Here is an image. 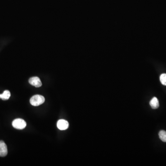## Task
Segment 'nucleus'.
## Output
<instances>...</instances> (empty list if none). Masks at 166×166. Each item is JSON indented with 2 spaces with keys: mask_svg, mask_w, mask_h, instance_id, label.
Here are the masks:
<instances>
[{
  "mask_svg": "<svg viewBox=\"0 0 166 166\" xmlns=\"http://www.w3.org/2000/svg\"><path fill=\"white\" fill-rule=\"evenodd\" d=\"M8 154V148L7 145L3 141H0V156L5 157Z\"/></svg>",
  "mask_w": 166,
  "mask_h": 166,
  "instance_id": "obj_5",
  "label": "nucleus"
},
{
  "mask_svg": "<svg viewBox=\"0 0 166 166\" xmlns=\"http://www.w3.org/2000/svg\"><path fill=\"white\" fill-rule=\"evenodd\" d=\"M12 126L14 128L22 130L26 127V123L24 119H16L12 122Z\"/></svg>",
  "mask_w": 166,
  "mask_h": 166,
  "instance_id": "obj_2",
  "label": "nucleus"
},
{
  "mask_svg": "<svg viewBox=\"0 0 166 166\" xmlns=\"http://www.w3.org/2000/svg\"><path fill=\"white\" fill-rule=\"evenodd\" d=\"M57 126L59 130H65L68 128L69 123L65 119H60L57 122Z\"/></svg>",
  "mask_w": 166,
  "mask_h": 166,
  "instance_id": "obj_4",
  "label": "nucleus"
},
{
  "mask_svg": "<svg viewBox=\"0 0 166 166\" xmlns=\"http://www.w3.org/2000/svg\"><path fill=\"white\" fill-rule=\"evenodd\" d=\"M11 96L10 91L8 90H6L4 91L3 93L0 94V99L3 100H7L9 99Z\"/></svg>",
  "mask_w": 166,
  "mask_h": 166,
  "instance_id": "obj_7",
  "label": "nucleus"
},
{
  "mask_svg": "<svg viewBox=\"0 0 166 166\" xmlns=\"http://www.w3.org/2000/svg\"><path fill=\"white\" fill-rule=\"evenodd\" d=\"M160 80L163 85L166 86V73L161 74L160 77Z\"/></svg>",
  "mask_w": 166,
  "mask_h": 166,
  "instance_id": "obj_9",
  "label": "nucleus"
},
{
  "mask_svg": "<svg viewBox=\"0 0 166 166\" xmlns=\"http://www.w3.org/2000/svg\"><path fill=\"white\" fill-rule=\"evenodd\" d=\"M45 102V98L43 96L36 95L32 97L30 99V104L32 106H38L43 104Z\"/></svg>",
  "mask_w": 166,
  "mask_h": 166,
  "instance_id": "obj_1",
  "label": "nucleus"
},
{
  "mask_svg": "<svg viewBox=\"0 0 166 166\" xmlns=\"http://www.w3.org/2000/svg\"><path fill=\"white\" fill-rule=\"evenodd\" d=\"M159 136L161 140L164 142H166V132L163 130L160 131Z\"/></svg>",
  "mask_w": 166,
  "mask_h": 166,
  "instance_id": "obj_8",
  "label": "nucleus"
},
{
  "mask_svg": "<svg viewBox=\"0 0 166 166\" xmlns=\"http://www.w3.org/2000/svg\"><path fill=\"white\" fill-rule=\"evenodd\" d=\"M29 82L31 85L36 87H40L42 85L41 80L38 77H33L29 80Z\"/></svg>",
  "mask_w": 166,
  "mask_h": 166,
  "instance_id": "obj_3",
  "label": "nucleus"
},
{
  "mask_svg": "<svg viewBox=\"0 0 166 166\" xmlns=\"http://www.w3.org/2000/svg\"><path fill=\"white\" fill-rule=\"evenodd\" d=\"M150 104L153 109H157L159 107V103L157 98L156 97H154L150 102Z\"/></svg>",
  "mask_w": 166,
  "mask_h": 166,
  "instance_id": "obj_6",
  "label": "nucleus"
}]
</instances>
